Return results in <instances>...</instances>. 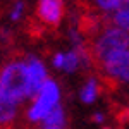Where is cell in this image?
<instances>
[{
    "instance_id": "cell-1",
    "label": "cell",
    "mask_w": 129,
    "mask_h": 129,
    "mask_svg": "<svg viewBox=\"0 0 129 129\" xmlns=\"http://www.w3.org/2000/svg\"><path fill=\"white\" fill-rule=\"evenodd\" d=\"M88 48L91 60L98 64L105 79L127 83L129 52L126 31L117 26H103Z\"/></svg>"
},
{
    "instance_id": "cell-2",
    "label": "cell",
    "mask_w": 129,
    "mask_h": 129,
    "mask_svg": "<svg viewBox=\"0 0 129 129\" xmlns=\"http://www.w3.org/2000/svg\"><path fill=\"white\" fill-rule=\"evenodd\" d=\"M0 95L17 105L35 95L24 59L14 57L4 64L0 69Z\"/></svg>"
},
{
    "instance_id": "cell-3",
    "label": "cell",
    "mask_w": 129,
    "mask_h": 129,
    "mask_svg": "<svg viewBox=\"0 0 129 129\" xmlns=\"http://www.w3.org/2000/svg\"><path fill=\"white\" fill-rule=\"evenodd\" d=\"M60 102V88L55 81L47 79L41 88L33 95V105L28 110V120L31 122H41L48 115V112Z\"/></svg>"
},
{
    "instance_id": "cell-4",
    "label": "cell",
    "mask_w": 129,
    "mask_h": 129,
    "mask_svg": "<svg viewBox=\"0 0 129 129\" xmlns=\"http://www.w3.org/2000/svg\"><path fill=\"white\" fill-rule=\"evenodd\" d=\"M64 2L62 0H38L36 5V17L43 26L57 28L64 17Z\"/></svg>"
},
{
    "instance_id": "cell-5",
    "label": "cell",
    "mask_w": 129,
    "mask_h": 129,
    "mask_svg": "<svg viewBox=\"0 0 129 129\" xmlns=\"http://www.w3.org/2000/svg\"><path fill=\"white\" fill-rule=\"evenodd\" d=\"M24 62H26V67H28V74H29L33 93H36V91L41 88V84L48 79L47 67H45V64H43L38 57H35V55H26V57H24Z\"/></svg>"
},
{
    "instance_id": "cell-6",
    "label": "cell",
    "mask_w": 129,
    "mask_h": 129,
    "mask_svg": "<svg viewBox=\"0 0 129 129\" xmlns=\"http://www.w3.org/2000/svg\"><path fill=\"white\" fill-rule=\"evenodd\" d=\"M41 122H43V129H64L66 127V112L60 105H55Z\"/></svg>"
},
{
    "instance_id": "cell-7",
    "label": "cell",
    "mask_w": 129,
    "mask_h": 129,
    "mask_svg": "<svg viewBox=\"0 0 129 129\" xmlns=\"http://www.w3.org/2000/svg\"><path fill=\"white\" fill-rule=\"evenodd\" d=\"M17 115V103L0 95V126H9Z\"/></svg>"
},
{
    "instance_id": "cell-8",
    "label": "cell",
    "mask_w": 129,
    "mask_h": 129,
    "mask_svg": "<svg viewBox=\"0 0 129 129\" xmlns=\"http://www.w3.org/2000/svg\"><path fill=\"white\" fill-rule=\"evenodd\" d=\"M98 93H100V81L96 78H89L88 83L81 89V100L86 102V103H91L98 96Z\"/></svg>"
},
{
    "instance_id": "cell-9",
    "label": "cell",
    "mask_w": 129,
    "mask_h": 129,
    "mask_svg": "<svg viewBox=\"0 0 129 129\" xmlns=\"http://www.w3.org/2000/svg\"><path fill=\"white\" fill-rule=\"evenodd\" d=\"M81 64V57L79 53L76 52V50H71L67 53H64V64H62V69L66 71V72H74V71L79 69Z\"/></svg>"
},
{
    "instance_id": "cell-10",
    "label": "cell",
    "mask_w": 129,
    "mask_h": 129,
    "mask_svg": "<svg viewBox=\"0 0 129 129\" xmlns=\"http://www.w3.org/2000/svg\"><path fill=\"white\" fill-rule=\"evenodd\" d=\"M127 16H129V10H127V4L120 5L117 10H114V24L120 28V29L127 31Z\"/></svg>"
},
{
    "instance_id": "cell-11",
    "label": "cell",
    "mask_w": 129,
    "mask_h": 129,
    "mask_svg": "<svg viewBox=\"0 0 129 129\" xmlns=\"http://www.w3.org/2000/svg\"><path fill=\"white\" fill-rule=\"evenodd\" d=\"M93 4L103 12H112V10H117L120 5L127 4V0H93Z\"/></svg>"
},
{
    "instance_id": "cell-12",
    "label": "cell",
    "mask_w": 129,
    "mask_h": 129,
    "mask_svg": "<svg viewBox=\"0 0 129 129\" xmlns=\"http://www.w3.org/2000/svg\"><path fill=\"white\" fill-rule=\"evenodd\" d=\"M22 12H24V2H16L14 9H12V12H10V19H12V21L21 19Z\"/></svg>"
},
{
    "instance_id": "cell-13",
    "label": "cell",
    "mask_w": 129,
    "mask_h": 129,
    "mask_svg": "<svg viewBox=\"0 0 129 129\" xmlns=\"http://www.w3.org/2000/svg\"><path fill=\"white\" fill-rule=\"evenodd\" d=\"M62 64H64V53H55L53 55V66L57 69H62Z\"/></svg>"
},
{
    "instance_id": "cell-14",
    "label": "cell",
    "mask_w": 129,
    "mask_h": 129,
    "mask_svg": "<svg viewBox=\"0 0 129 129\" xmlns=\"http://www.w3.org/2000/svg\"><path fill=\"white\" fill-rule=\"evenodd\" d=\"M93 120L95 122H103V114H95L93 115Z\"/></svg>"
},
{
    "instance_id": "cell-15",
    "label": "cell",
    "mask_w": 129,
    "mask_h": 129,
    "mask_svg": "<svg viewBox=\"0 0 129 129\" xmlns=\"http://www.w3.org/2000/svg\"><path fill=\"white\" fill-rule=\"evenodd\" d=\"M4 129H10V127H9V126H5V127H4Z\"/></svg>"
}]
</instances>
